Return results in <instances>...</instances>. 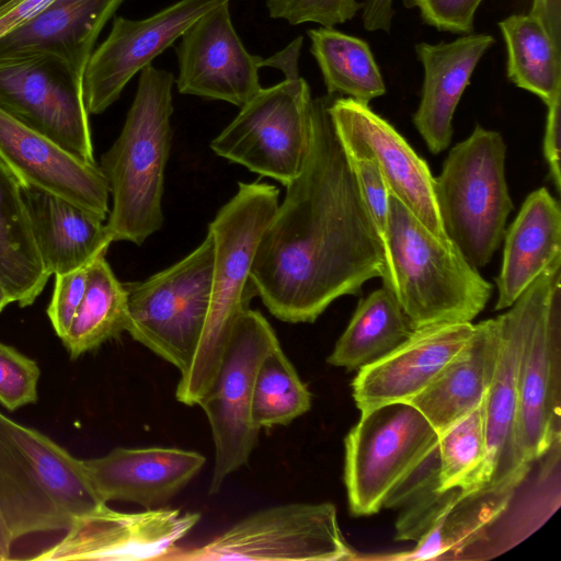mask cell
<instances>
[{"label":"cell","instance_id":"6da1fadb","mask_svg":"<svg viewBox=\"0 0 561 561\" xmlns=\"http://www.w3.org/2000/svg\"><path fill=\"white\" fill-rule=\"evenodd\" d=\"M328 103L313 99L307 159L285 185L251 267L257 296L288 323L314 322L335 299L356 295L383 271V248Z\"/></svg>","mask_w":561,"mask_h":561},{"label":"cell","instance_id":"7a4b0ae2","mask_svg":"<svg viewBox=\"0 0 561 561\" xmlns=\"http://www.w3.org/2000/svg\"><path fill=\"white\" fill-rule=\"evenodd\" d=\"M174 82L173 73L152 64L139 72L122 131L101 157L99 168L113 201L105 221L113 242L141 244L163 225Z\"/></svg>","mask_w":561,"mask_h":561},{"label":"cell","instance_id":"3957f363","mask_svg":"<svg viewBox=\"0 0 561 561\" xmlns=\"http://www.w3.org/2000/svg\"><path fill=\"white\" fill-rule=\"evenodd\" d=\"M278 195L272 184L239 182L237 193L208 226L214 243L209 307L195 354L175 390L176 400L185 405H197L209 389L236 321L257 295L251 267Z\"/></svg>","mask_w":561,"mask_h":561},{"label":"cell","instance_id":"277c9868","mask_svg":"<svg viewBox=\"0 0 561 561\" xmlns=\"http://www.w3.org/2000/svg\"><path fill=\"white\" fill-rule=\"evenodd\" d=\"M383 259V287L392 293L413 330L471 322L491 297L493 286L478 268L391 193Z\"/></svg>","mask_w":561,"mask_h":561},{"label":"cell","instance_id":"5b68a950","mask_svg":"<svg viewBox=\"0 0 561 561\" xmlns=\"http://www.w3.org/2000/svg\"><path fill=\"white\" fill-rule=\"evenodd\" d=\"M105 504L81 459L0 412V513L13 542L32 534L66 531Z\"/></svg>","mask_w":561,"mask_h":561},{"label":"cell","instance_id":"8992f818","mask_svg":"<svg viewBox=\"0 0 561 561\" xmlns=\"http://www.w3.org/2000/svg\"><path fill=\"white\" fill-rule=\"evenodd\" d=\"M437 432L409 402L362 412L344 440L351 513L369 516L398 506L437 470Z\"/></svg>","mask_w":561,"mask_h":561},{"label":"cell","instance_id":"52a82bcc","mask_svg":"<svg viewBox=\"0 0 561 561\" xmlns=\"http://www.w3.org/2000/svg\"><path fill=\"white\" fill-rule=\"evenodd\" d=\"M302 42L298 36L264 59V67L279 69L284 80L262 88L210 142L216 154L283 185L300 173L311 138L313 99L298 71Z\"/></svg>","mask_w":561,"mask_h":561},{"label":"cell","instance_id":"ba28073f","mask_svg":"<svg viewBox=\"0 0 561 561\" xmlns=\"http://www.w3.org/2000/svg\"><path fill=\"white\" fill-rule=\"evenodd\" d=\"M506 145L500 133L477 126L449 151L435 178V197L448 239L476 268L503 241L513 209L505 179Z\"/></svg>","mask_w":561,"mask_h":561},{"label":"cell","instance_id":"9c48e42d","mask_svg":"<svg viewBox=\"0 0 561 561\" xmlns=\"http://www.w3.org/2000/svg\"><path fill=\"white\" fill-rule=\"evenodd\" d=\"M214 243L207 232L188 255L145 280L125 283L126 332L180 370L188 367L209 307Z\"/></svg>","mask_w":561,"mask_h":561},{"label":"cell","instance_id":"30bf717a","mask_svg":"<svg viewBox=\"0 0 561 561\" xmlns=\"http://www.w3.org/2000/svg\"><path fill=\"white\" fill-rule=\"evenodd\" d=\"M357 559L340 528L334 504L288 503L256 511L201 546L163 561H340Z\"/></svg>","mask_w":561,"mask_h":561},{"label":"cell","instance_id":"8fae6325","mask_svg":"<svg viewBox=\"0 0 561 561\" xmlns=\"http://www.w3.org/2000/svg\"><path fill=\"white\" fill-rule=\"evenodd\" d=\"M278 339L259 311L247 309L236 321L215 378L199 400L215 446L209 494L244 466L256 444L260 428L252 419L256 371Z\"/></svg>","mask_w":561,"mask_h":561},{"label":"cell","instance_id":"7c38bea8","mask_svg":"<svg viewBox=\"0 0 561 561\" xmlns=\"http://www.w3.org/2000/svg\"><path fill=\"white\" fill-rule=\"evenodd\" d=\"M0 108L90 163H96L83 76L65 59L37 54L0 60Z\"/></svg>","mask_w":561,"mask_h":561},{"label":"cell","instance_id":"4fadbf2b","mask_svg":"<svg viewBox=\"0 0 561 561\" xmlns=\"http://www.w3.org/2000/svg\"><path fill=\"white\" fill-rule=\"evenodd\" d=\"M437 470L402 502L396 540L415 542L414 549L388 557L394 560L445 559L482 541L507 511L520 485L478 489L436 488Z\"/></svg>","mask_w":561,"mask_h":561},{"label":"cell","instance_id":"5bb4252c","mask_svg":"<svg viewBox=\"0 0 561 561\" xmlns=\"http://www.w3.org/2000/svg\"><path fill=\"white\" fill-rule=\"evenodd\" d=\"M561 259L529 328L518 371L516 449L534 463L560 442Z\"/></svg>","mask_w":561,"mask_h":561},{"label":"cell","instance_id":"9a60e30c","mask_svg":"<svg viewBox=\"0 0 561 561\" xmlns=\"http://www.w3.org/2000/svg\"><path fill=\"white\" fill-rule=\"evenodd\" d=\"M556 259L508 307L496 317L500 332L495 371L484 398L486 456L479 485H519L533 463H525L516 449L515 426L518 371L526 337L543 295Z\"/></svg>","mask_w":561,"mask_h":561},{"label":"cell","instance_id":"2e32d148","mask_svg":"<svg viewBox=\"0 0 561 561\" xmlns=\"http://www.w3.org/2000/svg\"><path fill=\"white\" fill-rule=\"evenodd\" d=\"M328 113L347 157L373 160L390 193L435 236L450 241L436 204L435 178L403 136L367 103L350 98L329 101Z\"/></svg>","mask_w":561,"mask_h":561},{"label":"cell","instance_id":"e0dca14e","mask_svg":"<svg viewBox=\"0 0 561 561\" xmlns=\"http://www.w3.org/2000/svg\"><path fill=\"white\" fill-rule=\"evenodd\" d=\"M199 520V513L179 508L153 507L125 513L105 504L76 519L58 542L31 559L163 560Z\"/></svg>","mask_w":561,"mask_h":561},{"label":"cell","instance_id":"ac0fdd59","mask_svg":"<svg viewBox=\"0 0 561 561\" xmlns=\"http://www.w3.org/2000/svg\"><path fill=\"white\" fill-rule=\"evenodd\" d=\"M230 0H179L139 20L115 16L107 37L93 49L84 72L83 94L89 114H101L133 77L204 13Z\"/></svg>","mask_w":561,"mask_h":561},{"label":"cell","instance_id":"d6986e66","mask_svg":"<svg viewBox=\"0 0 561 561\" xmlns=\"http://www.w3.org/2000/svg\"><path fill=\"white\" fill-rule=\"evenodd\" d=\"M226 1L199 16L176 46L182 94L228 102L238 107L261 89L264 58L250 54L234 30Z\"/></svg>","mask_w":561,"mask_h":561},{"label":"cell","instance_id":"ffe728a7","mask_svg":"<svg viewBox=\"0 0 561 561\" xmlns=\"http://www.w3.org/2000/svg\"><path fill=\"white\" fill-rule=\"evenodd\" d=\"M0 160L21 186L59 196L106 221L110 192L99 164L73 156L1 108Z\"/></svg>","mask_w":561,"mask_h":561},{"label":"cell","instance_id":"44dd1931","mask_svg":"<svg viewBox=\"0 0 561 561\" xmlns=\"http://www.w3.org/2000/svg\"><path fill=\"white\" fill-rule=\"evenodd\" d=\"M471 322L437 323L414 329L386 355L358 369L353 398L362 412L409 402L472 336Z\"/></svg>","mask_w":561,"mask_h":561},{"label":"cell","instance_id":"7402d4cb","mask_svg":"<svg viewBox=\"0 0 561 561\" xmlns=\"http://www.w3.org/2000/svg\"><path fill=\"white\" fill-rule=\"evenodd\" d=\"M87 478L104 502L159 507L185 488L206 462L203 454L175 447H116L82 460Z\"/></svg>","mask_w":561,"mask_h":561},{"label":"cell","instance_id":"603a6c76","mask_svg":"<svg viewBox=\"0 0 561 561\" xmlns=\"http://www.w3.org/2000/svg\"><path fill=\"white\" fill-rule=\"evenodd\" d=\"M494 42L489 34L470 33L451 42L415 45L424 79L412 121L432 153L449 146L456 107L478 62Z\"/></svg>","mask_w":561,"mask_h":561},{"label":"cell","instance_id":"cb8c5ba5","mask_svg":"<svg viewBox=\"0 0 561 561\" xmlns=\"http://www.w3.org/2000/svg\"><path fill=\"white\" fill-rule=\"evenodd\" d=\"M125 0H55L0 37V60L49 54L83 76L94 44Z\"/></svg>","mask_w":561,"mask_h":561},{"label":"cell","instance_id":"d4e9b609","mask_svg":"<svg viewBox=\"0 0 561 561\" xmlns=\"http://www.w3.org/2000/svg\"><path fill=\"white\" fill-rule=\"evenodd\" d=\"M499 345L496 318L474 324L467 344L409 401L437 434L483 401L495 371Z\"/></svg>","mask_w":561,"mask_h":561},{"label":"cell","instance_id":"484cf974","mask_svg":"<svg viewBox=\"0 0 561 561\" xmlns=\"http://www.w3.org/2000/svg\"><path fill=\"white\" fill-rule=\"evenodd\" d=\"M36 247L46 272L69 273L106 254L113 242L105 221L54 194L21 186Z\"/></svg>","mask_w":561,"mask_h":561},{"label":"cell","instance_id":"4316f807","mask_svg":"<svg viewBox=\"0 0 561 561\" xmlns=\"http://www.w3.org/2000/svg\"><path fill=\"white\" fill-rule=\"evenodd\" d=\"M495 310L511 307L561 256V210L546 187L531 192L504 233Z\"/></svg>","mask_w":561,"mask_h":561},{"label":"cell","instance_id":"83f0119b","mask_svg":"<svg viewBox=\"0 0 561 561\" xmlns=\"http://www.w3.org/2000/svg\"><path fill=\"white\" fill-rule=\"evenodd\" d=\"M50 275L33 236L21 184L0 160V282L21 308L35 302Z\"/></svg>","mask_w":561,"mask_h":561},{"label":"cell","instance_id":"f1b7e54d","mask_svg":"<svg viewBox=\"0 0 561 561\" xmlns=\"http://www.w3.org/2000/svg\"><path fill=\"white\" fill-rule=\"evenodd\" d=\"M412 331L392 293L381 287L359 301L327 362L348 371L359 369L389 353Z\"/></svg>","mask_w":561,"mask_h":561},{"label":"cell","instance_id":"f546056e","mask_svg":"<svg viewBox=\"0 0 561 561\" xmlns=\"http://www.w3.org/2000/svg\"><path fill=\"white\" fill-rule=\"evenodd\" d=\"M105 255L98 256L88 266L84 296L69 329L60 339L72 360L118 337L127 329V291Z\"/></svg>","mask_w":561,"mask_h":561},{"label":"cell","instance_id":"4dcf8cb0","mask_svg":"<svg viewBox=\"0 0 561 561\" xmlns=\"http://www.w3.org/2000/svg\"><path fill=\"white\" fill-rule=\"evenodd\" d=\"M499 27L506 46L507 78L548 106L561 95V47L529 13L512 14Z\"/></svg>","mask_w":561,"mask_h":561},{"label":"cell","instance_id":"1f68e13d","mask_svg":"<svg viewBox=\"0 0 561 561\" xmlns=\"http://www.w3.org/2000/svg\"><path fill=\"white\" fill-rule=\"evenodd\" d=\"M327 91L369 103L386 93V84L367 42L334 28L307 32Z\"/></svg>","mask_w":561,"mask_h":561},{"label":"cell","instance_id":"d6a6232c","mask_svg":"<svg viewBox=\"0 0 561 561\" xmlns=\"http://www.w3.org/2000/svg\"><path fill=\"white\" fill-rule=\"evenodd\" d=\"M311 408V393L277 343L256 371L252 419L262 427L287 425Z\"/></svg>","mask_w":561,"mask_h":561},{"label":"cell","instance_id":"836d02e7","mask_svg":"<svg viewBox=\"0 0 561 561\" xmlns=\"http://www.w3.org/2000/svg\"><path fill=\"white\" fill-rule=\"evenodd\" d=\"M486 456L484 399L438 434L436 488L478 489ZM483 488V486H482Z\"/></svg>","mask_w":561,"mask_h":561},{"label":"cell","instance_id":"e575fe53","mask_svg":"<svg viewBox=\"0 0 561 561\" xmlns=\"http://www.w3.org/2000/svg\"><path fill=\"white\" fill-rule=\"evenodd\" d=\"M41 370L37 363L0 342V404L9 411L35 403Z\"/></svg>","mask_w":561,"mask_h":561},{"label":"cell","instance_id":"d590c367","mask_svg":"<svg viewBox=\"0 0 561 561\" xmlns=\"http://www.w3.org/2000/svg\"><path fill=\"white\" fill-rule=\"evenodd\" d=\"M268 14L291 25L313 22L324 28L352 20L363 8L357 0H266Z\"/></svg>","mask_w":561,"mask_h":561},{"label":"cell","instance_id":"8d00e7d4","mask_svg":"<svg viewBox=\"0 0 561 561\" xmlns=\"http://www.w3.org/2000/svg\"><path fill=\"white\" fill-rule=\"evenodd\" d=\"M348 160L362 199L383 248L389 217L390 191L388 184L373 160L351 158Z\"/></svg>","mask_w":561,"mask_h":561},{"label":"cell","instance_id":"74e56055","mask_svg":"<svg viewBox=\"0 0 561 561\" xmlns=\"http://www.w3.org/2000/svg\"><path fill=\"white\" fill-rule=\"evenodd\" d=\"M483 0H404L416 8L422 20L438 31L470 34L476 12Z\"/></svg>","mask_w":561,"mask_h":561},{"label":"cell","instance_id":"f35d334b","mask_svg":"<svg viewBox=\"0 0 561 561\" xmlns=\"http://www.w3.org/2000/svg\"><path fill=\"white\" fill-rule=\"evenodd\" d=\"M87 270L88 266L55 275V286L47 307V316L55 333L60 339L69 329L84 296Z\"/></svg>","mask_w":561,"mask_h":561},{"label":"cell","instance_id":"ab89813d","mask_svg":"<svg viewBox=\"0 0 561 561\" xmlns=\"http://www.w3.org/2000/svg\"><path fill=\"white\" fill-rule=\"evenodd\" d=\"M546 129L543 136V153L549 165L550 176L560 192V129H561V95L548 106Z\"/></svg>","mask_w":561,"mask_h":561},{"label":"cell","instance_id":"60d3db41","mask_svg":"<svg viewBox=\"0 0 561 561\" xmlns=\"http://www.w3.org/2000/svg\"><path fill=\"white\" fill-rule=\"evenodd\" d=\"M393 0H364L362 8V21L366 31L390 32L394 10Z\"/></svg>","mask_w":561,"mask_h":561},{"label":"cell","instance_id":"b9f144b4","mask_svg":"<svg viewBox=\"0 0 561 561\" xmlns=\"http://www.w3.org/2000/svg\"><path fill=\"white\" fill-rule=\"evenodd\" d=\"M529 14L538 20L561 47V0H533Z\"/></svg>","mask_w":561,"mask_h":561},{"label":"cell","instance_id":"7bdbcfd3","mask_svg":"<svg viewBox=\"0 0 561 561\" xmlns=\"http://www.w3.org/2000/svg\"><path fill=\"white\" fill-rule=\"evenodd\" d=\"M13 541L0 513V561L11 559Z\"/></svg>","mask_w":561,"mask_h":561},{"label":"cell","instance_id":"ee69618b","mask_svg":"<svg viewBox=\"0 0 561 561\" xmlns=\"http://www.w3.org/2000/svg\"><path fill=\"white\" fill-rule=\"evenodd\" d=\"M13 300L9 293L7 291L3 284L0 282V312L10 304H12Z\"/></svg>","mask_w":561,"mask_h":561},{"label":"cell","instance_id":"f6af8a7d","mask_svg":"<svg viewBox=\"0 0 561 561\" xmlns=\"http://www.w3.org/2000/svg\"><path fill=\"white\" fill-rule=\"evenodd\" d=\"M9 1L11 0H0V7L4 5L5 3H8Z\"/></svg>","mask_w":561,"mask_h":561}]
</instances>
